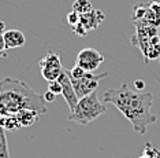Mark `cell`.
I'll return each instance as SVG.
<instances>
[{"instance_id":"23","label":"cell","mask_w":160,"mask_h":158,"mask_svg":"<svg viewBox=\"0 0 160 158\" xmlns=\"http://www.w3.org/2000/svg\"><path fill=\"white\" fill-rule=\"evenodd\" d=\"M4 32H6V22L0 19V33H4Z\"/></svg>"},{"instance_id":"21","label":"cell","mask_w":160,"mask_h":158,"mask_svg":"<svg viewBox=\"0 0 160 158\" xmlns=\"http://www.w3.org/2000/svg\"><path fill=\"white\" fill-rule=\"evenodd\" d=\"M134 85H136V88L138 91H142L144 87H145V83L142 81V80H136V81H134Z\"/></svg>"},{"instance_id":"1","label":"cell","mask_w":160,"mask_h":158,"mask_svg":"<svg viewBox=\"0 0 160 158\" xmlns=\"http://www.w3.org/2000/svg\"><path fill=\"white\" fill-rule=\"evenodd\" d=\"M104 103H111L132 123L133 129L140 135L147 133V128L156 123V116L152 113L153 96L151 92H134L126 83L118 88H110L103 95Z\"/></svg>"},{"instance_id":"9","label":"cell","mask_w":160,"mask_h":158,"mask_svg":"<svg viewBox=\"0 0 160 158\" xmlns=\"http://www.w3.org/2000/svg\"><path fill=\"white\" fill-rule=\"evenodd\" d=\"M4 36V41L7 50L10 48H18V47H22L26 43V37L19 29H10L3 33Z\"/></svg>"},{"instance_id":"5","label":"cell","mask_w":160,"mask_h":158,"mask_svg":"<svg viewBox=\"0 0 160 158\" xmlns=\"http://www.w3.org/2000/svg\"><path fill=\"white\" fill-rule=\"evenodd\" d=\"M40 70H41V76L44 77L47 81H53L60 77V74L64 72L60 63V57L59 54L49 51L42 59L38 62Z\"/></svg>"},{"instance_id":"7","label":"cell","mask_w":160,"mask_h":158,"mask_svg":"<svg viewBox=\"0 0 160 158\" xmlns=\"http://www.w3.org/2000/svg\"><path fill=\"white\" fill-rule=\"evenodd\" d=\"M58 81L62 84V95H63L64 101H66V103L68 105V107H70V112H72V110L75 109V106H77L79 99L77 96V94H75V90H74V87H72L70 77L67 74V70H64L62 73L60 77L58 79Z\"/></svg>"},{"instance_id":"25","label":"cell","mask_w":160,"mask_h":158,"mask_svg":"<svg viewBox=\"0 0 160 158\" xmlns=\"http://www.w3.org/2000/svg\"><path fill=\"white\" fill-rule=\"evenodd\" d=\"M140 158H152V157H149V155H145V154H142Z\"/></svg>"},{"instance_id":"2","label":"cell","mask_w":160,"mask_h":158,"mask_svg":"<svg viewBox=\"0 0 160 158\" xmlns=\"http://www.w3.org/2000/svg\"><path fill=\"white\" fill-rule=\"evenodd\" d=\"M22 109L36 110L38 114L47 113V102L28 83L11 77L0 80V116H15Z\"/></svg>"},{"instance_id":"4","label":"cell","mask_w":160,"mask_h":158,"mask_svg":"<svg viewBox=\"0 0 160 158\" xmlns=\"http://www.w3.org/2000/svg\"><path fill=\"white\" fill-rule=\"evenodd\" d=\"M68 74V73H67ZM108 76V73H103V74H93L92 72H86V74L81 77V79H70L72 83V87L75 90L78 99H81L83 96L93 94L97 91L100 80L105 79Z\"/></svg>"},{"instance_id":"19","label":"cell","mask_w":160,"mask_h":158,"mask_svg":"<svg viewBox=\"0 0 160 158\" xmlns=\"http://www.w3.org/2000/svg\"><path fill=\"white\" fill-rule=\"evenodd\" d=\"M71 28H72V32H74L77 36H81V37H83V36L88 35V30H86V28L83 26L81 22H78L77 25H74V26H71Z\"/></svg>"},{"instance_id":"16","label":"cell","mask_w":160,"mask_h":158,"mask_svg":"<svg viewBox=\"0 0 160 158\" xmlns=\"http://www.w3.org/2000/svg\"><path fill=\"white\" fill-rule=\"evenodd\" d=\"M144 154L145 155H149V157H152V158H160V150L159 149H156L152 143H147L145 144V147H144Z\"/></svg>"},{"instance_id":"14","label":"cell","mask_w":160,"mask_h":158,"mask_svg":"<svg viewBox=\"0 0 160 158\" xmlns=\"http://www.w3.org/2000/svg\"><path fill=\"white\" fill-rule=\"evenodd\" d=\"M144 58H145V62H148V59H159L160 58V41H155V43L149 44V47L144 54Z\"/></svg>"},{"instance_id":"20","label":"cell","mask_w":160,"mask_h":158,"mask_svg":"<svg viewBox=\"0 0 160 158\" xmlns=\"http://www.w3.org/2000/svg\"><path fill=\"white\" fill-rule=\"evenodd\" d=\"M44 96V99H45V102H53L55 101V98L58 96V95H55L53 92H51V91H47V92L42 95Z\"/></svg>"},{"instance_id":"18","label":"cell","mask_w":160,"mask_h":158,"mask_svg":"<svg viewBox=\"0 0 160 158\" xmlns=\"http://www.w3.org/2000/svg\"><path fill=\"white\" fill-rule=\"evenodd\" d=\"M79 18H81V15H79L78 13H75V11H70V13L67 14V24L70 25V26H74V25H77L79 22Z\"/></svg>"},{"instance_id":"3","label":"cell","mask_w":160,"mask_h":158,"mask_svg":"<svg viewBox=\"0 0 160 158\" xmlns=\"http://www.w3.org/2000/svg\"><path fill=\"white\" fill-rule=\"evenodd\" d=\"M105 112H107L105 103L99 101L97 92H93L79 99L75 109L68 114V120L79 125H88L89 123L97 120Z\"/></svg>"},{"instance_id":"13","label":"cell","mask_w":160,"mask_h":158,"mask_svg":"<svg viewBox=\"0 0 160 158\" xmlns=\"http://www.w3.org/2000/svg\"><path fill=\"white\" fill-rule=\"evenodd\" d=\"M0 158H11L8 150V142L6 136V129L0 124Z\"/></svg>"},{"instance_id":"17","label":"cell","mask_w":160,"mask_h":158,"mask_svg":"<svg viewBox=\"0 0 160 158\" xmlns=\"http://www.w3.org/2000/svg\"><path fill=\"white\" fill-rule=\"evenodd\" d=\"M48 91L53 92L55 95H62V84L58 81V80L48 81Z\"/></svg>"},{"instance_id":"8","label":"cell","mask_w":160,"mask_h":158,"mask_svg":"<svg viewBox=\"0 0 160 158\" xmlns=\"http://www.w3.org/2000/svg\"><path fill=\"white\" fill-rule=\"evenodd\" d=\"M104 19H105L104 13H101L100 10H94L93 8L92 11H89V13L82 14L81 18H79V22H81L83 26L86 28V30L89 32V30L96 29Z\"/></svg>"},{"instance_id":"10","label":"cell","mask_w":160,"mask_h":158,"mask_svg":"<svg viewBox=\"0 0 160 158\" xmlns=\"http://www.w3.org/2000/svg\"><path fill=\"white\" fill-rule=\"evenodd\" d=\"M38 113L36 110H32V109H22L21 112H18L15 117L19 121L21 127H25V128H29L32 125H34L38 121Z\"/></svg>"},{"instance_id":"15","label":"cell","mask_w":160,"mask_h":158,"mask_svg":"<svg viewBox=\"0 0 160 158\" xmlns=\"http://www.w3.org/2000/svg\"><path fill=\"white\" fill-rule=\"evenodd\" d=\"M67 73H68V77H70V79H81V77H83L86 74V70L82 69L81 66L74 65L71 70H67Z\"/></svg>"},{"instance_id":"22","label":"cell","mask_w":160,"mask_h":158,"mask_svg":"<svg viewBox=\"0 0 160 158\" xmlns=\"http://www.w3.org/2000/svg\"><path fill=\"white\" fill-rule=\"evenodd\" d=\"M0 51H7V47H6V41H4V36H3V33H0Z\"/></svg>"},{"instance_id":"6","label":"cell","mask_w":160,"mask_h":158,"mask_svg":"<svg viewBox=\"0 0 160 158\" xmlns=\"http://www.w3.org/2000/svg\"><path fill=\"white\" fill-rule=\"evenodd\" d=\"M104 62V57L94 48H83L78 52L75 65L81 66L86 72H94Z\"/></svg>"},{"instance_id":"24","label":"cell","mask_w":160,"mask_h":158,"mask_svg":"<svg viewBox=\"0 0 160 158\" xmlns=\"http://www.w3.org/2000/svg\"><path fill=\"white\" fill-rule=\"evenodd\" d=\"M6 57H7L6 51H0V58H6Z\"/></svg>"},{"instance_id":"12","label":"cell","mask_w":160,"mask_h":158,"mask_svg":"<svg viewBox=\"0 0 160 158\" xmlns=\"http://www.w3.org/2000/svg\"><path fill=\"white\" fill-rule=\"evenodd\" d=\"M92 10H93V6H92V3H90V0H75V2L72 3V11L78 13L79 15L89 13V11H92Z\"/></svg>"},{"instance_id":"11","label":"cell","mask_w":160,"mask_h":158,"mask_svg":"<svg viewBox=\"0 0 160 158\" xmlns=\"http://www.w3.org/2000/svg\"><path fill=\"white\" fill-rule=\"evenodd\" d=\"M0 124H2V127L4 128L6 131H11V132H15L22 128L15 116H8V117L0 116Z\"/></svg>"}]
</instances>
